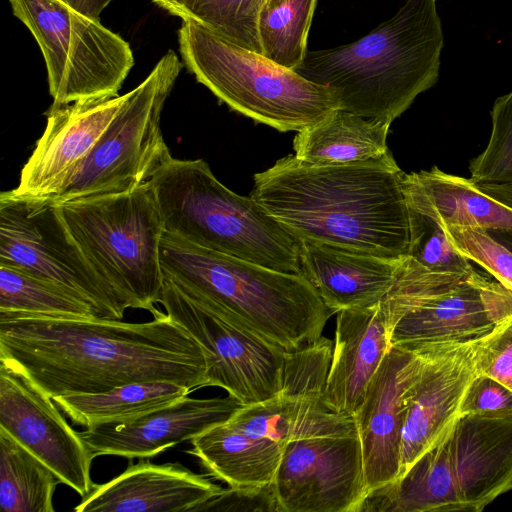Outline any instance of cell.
Listing matches in <instances>:
<instances>
[{
  "label": "cell",
  "mask_w": 512,
  "mask_h": 512,
  "mask_svg": "<svg viewBox=\"0 0 512 512\" xmlns=\"http://www.w3.org/2000/svg\"><path fill=\"white\" fill-rule=\"evenodd\" d=\"M131 323L0 312V361L51 398L101 393L149 381H171L192 391L205 387L200 344L167 313Z\"/></svg>",
  "instance_id": "6da1fadb"
},
{
  "label": "cell",
  "mask_w": 512,
  "mask_h": 512,
  "mask_svg": "<svg viewBox=\"0 0 512 512\" xmlns=\"http://www.w3.org/2000/svg\"><path fill=\"white\" fill-rule=\"evenodd\" d=\"M404 175L390 151L325 166L290 154L253 176L250 196L299 241L404 258L410 245Z\"/></svg>",
  "instance_id": "7a4b0ae2"
},
{
  "label": "cell",
  "mask_w": 512,
  "mask_h": 512,
  "mask_svg": "<svg viewBox=\"0 0 512 512\" xmlns=\"http://www.w3.org/2000/svg\"><path fill=\"white\" fill-rule=\"evenodd\" d=\"M163 276L226 322L294 351L318 340L334 314L302 275L213 251L164 231Z\"/></svg>",
  "instance_id": "3957f363"
},
{
  "label": "cell",
  "mask_w": 512,
  "mask_h": 512,
  "mask_svg": "<svg viewBox=\"0 0 512 512\" xmlns=\"http://www.w3.org/2000/svg\"><path fill=\"white\" fill-rule=\"evenodd\" d=\"M443 43L436 0H407L362 38L307 51L294 71L333 88L341 109L392 123L437 82Z\"/></svg>",
  "instance_id": "277c9868"
},
{
  "label": "cell",
  "mask_w": 512,
  "mask_h": 512,
  "mask_svg": "<svg viewBox=\"0 0 512 512\" xmlns=\"http://www.w3.org/2000/svg\"><path fill=\"white\" fill-rule=\"evenodd\" d=\"M510 490L512 409L468 414L359 512H481Z\"/></svg>",
  "instance_id": "5b68a950"
},
{
  "label": "cell",
  "mask_w": 512,
  "mask_h": 512,
  "mask_svg": "<svg viewBox=\"0 0 512 512\" xmlns=\"http://www.w3.org/2000/svg\"><path fill=\"white\" fill-rule=\"evenodd\" d=\"M147 181L166 232L213 251L302 275L301 242L251 196L224 186L204 160L170 155Z\"/></svg>",
  "instance_id": "8992f818"
},
{
  "label": "cell",
  "mask_w": 512,
  "mask_h": 512,
  "mask_svg": "<svg viewBox=\"0 0 512 512\" xmlns=\"http://www.w3.org/2000/svg\"><path fill=\"white\" fill-rule=\"evenodd\" d=\"M186 68L232 110L278 131H301L341 108L337 92L243 48L205 25L182 19Z\"/></svg>",
  "instance_id": "52a82bcc"
},
{
  "label": "cell",
  "mask_w": 512,
  "mask_h": 512,
  "mask_svg": "<svg viewBox=\"0 0 512 512\" xmlns=\"http://www.w3.org/2000/svg\"><path fill=\"white\" fill-rule=\"evenodd\" d=\"M56 207L90 264L124 306L154 313L164 281L160 243L165 230L151 184Z\"/></svg>",
  "instance_id": "ba28073f"
},
{
  "label": "cell",
  "mask_w": 512,
  "mask_h": 512,
  "mask_svg": "<svg viewBox=\"0 0 512 512\" xmlns=\"http://www.w3.org/2000/svg\"><path fill=\"white\" fill-rule=\"evenodd\" d=\"M381 305L391 346L419 354L485 337L512 314V290L485 270L435 272L407 256Z\"/></svg>",
  "instance_id": "9c48e42d"
},
{
  "label": "cell",
  "mask_w": 512,
  "mask_h": 512,
  "mask_svg": "<svg viewBox=\"0 0 512 512\" xmlns=\"http://www.w3.org/2000/svg\"><path fill=\"white\" fill-rule=\"evenodd\" d=\"M183 65L169 50L127 99L86 157L50 198H78L132 190L146 182L170 156L161 113Z\"/></svg>",
  "instance_id": "30bf717a"
},
{
  "label": "cell",
  "mask_w": 512,
  "mask_h": 512,
  "mask_svg": "<svg viewBox=\"0 0 512 512\" xmlns=\"http://www.w3.org/2000/svg\"><path fill=\"white\" fill-rule=\"evenodd\" d=\"M42 51L51 106L116 95L134 65L130 45L63 0H9Z\"/></svg>",
  "instance_id": "8fae6325"
},
{
  "label": "cell",
  "mask_w": 512,
  "mask_h": 512,
  "mask_svg": "<svg viewBox=\"0 0 512 512\" xmlns=\"http://www.w3.org/2000/svg\"><path fill=\"white\" fill-rule=\"evenodd\" d=\"M0 264L59 284L88 301L99 318L127 309L78 246L50 197L0 194Z\"/></svg>",
  "instance_id": "7c38bea8"
},
{
  "label": "cell",
  "mask_w": 512,
  "mask_h": 512,
  "mask_svg": "<svg viewBox=\"0 0 512 512\" xmlns=\"http://www.w3.org/2000/svg\"><path fill=\"white\" fill-rule=\"evenodd\" d=\"M159 303L202 347L207 363L205 387L224 389L242 406L281 392L284 349L198 306L166 277Z\"/></svg>",
  "instance_id": "4fadbf2b"
},
{
  "label": "cell",
  "mask_w": 512,
  "mask_h": 512,
  "mask_svg": "<svg viewBox=\"0 0 512 512\" xmlns=\"http://www.w3.org/2000/svg\"><path fill=\"white\" fill-rule=\"evenodd\" d=\"M272 485L280 512H359L368 490L358 433L286 443Z\"/></svg>",
  "instance_id": "5bb4252c"
},
{
  "label": "cell",
  "mask_w": 512,
  "mask_h": 512,
  "mask_svg": "<svg viewBox=\"0 0 512 512\" xmlns=\"http://www.w3.org/2000/svg\"><path fill=\"white\" fill-rule=\"evenodd\" d=\"M53 398L15 367L0 361V429L45 463L82 498L94 488V459Z\"/></svg>",
  "instance_id": "9a60e30c"
},
{
  "label": "cell",
  "mask_w": 512,
  "mask_h": 512,
  "mask_svg": "<svg viewBox=\"0 0 512 512\" xmlns=\"http://www.w3.org/2000/svg\"><path fill=\"white\" fill-rule=\"evenodd\" d=\"M474 343L437 345L419 353L424 362L405 396L398 477L441 440L458 419L465 392L477 374Z\"/></svg>",
  "instance_id": "2e32d148"
},
{
  "label": "cell",
  "mask_w": 512,
  "mask_h": 512,
  "mask_svg": "<svg viewBox=\"0 0 512 512\" xmlns=\"http://www.w3.org/2000/svg\"><path fill=\"white\" fill-rule=\"evenodd\" d=\"M423 362L422 354L391 346L353 416L368 492L399 475L406 391L419 375Z\"/></svg>",
  "instance_id": "e0dca14e"
},
{
  "label": "cell",
  "mask_w": 512,
  "mask_h": 512,
  "mask_svg": "<svg viewBox=\"0 0 512 512\" xmlns=\"http://www.w3.org/2000/svg\"><path fill=\"white\" fill-rule=\"evenodd\" d=\"M102 95L60 106L46 113V127L23 166L17 194L52 197L86 157L127 99Z\"/></svg>",
  "instance_id": "ac0fdd59"
},
{
  "label": "cell",
  "mask_w": 512,
  "mask_h": 512,
  "mask_svg": "<svg viewBox=\"0 0 512 512\" xmlns=\"http://www.w3.org/2000/svg\"><path fill=\"white\" fill-rule=\"evenodd\" d=\"M242 406L231 396L184 397L138 417L79 432L93 457L150 458L227 421Z\"/></svg>",
  "instance_id": "d6986e66"
},
{
  "label": "cell",
  "mask_w": 512,
  "mask_h": 512,
  "mask_svg": "<svg viewBox=\"0 0 512 512\" xmlns=\"http://www.w3.org/2000/svg\"><path fill=\"white\" fill-rule=\"evenodd\" d=\"M326 379V372L317 367L290 369L284 374L278 395L240 406L227 423L246 434L284 444L298 439L357 433L352 417L337 414L326 405Z\"/></svg>",
  "instance_id": "ffe728a7"
},
{
  "label": "cell",
  "mask_w": 512,
  "mask_h": 512,
  "mask_svg": "<svg viewBox=\"0 0 512 512\" xmlns=\"http://www.w3.org/2000/svg\"><path fill=\"white\" fill-rule=\"evenodd\" d=\"M223 488L179 463L141 460L92 491L76 512L193 511Z\"/></svg>",
  "instance_id": "44dd1931"
},
{
  "label": "cell",
  "mask_w": 512,
  "mask_h": 512,
  "mask_svg": "<svg viewBox=\"0 0 512 512\" xmlns=\"http://www.w3.org/2000/svg\"><path fill=\"white\" fill-rule=\"evenodd\" d=\"M407 204L439 224L512 231V182H474L434 166L405 173Z\"/></svg>",
  "instance_id": "7402d4cb"
},
{
  "label": "cell",
  "mask_w": 512,
  "mask_h": 512,
  "mask_svg": "<svg viewBox=\"0 0 512 512\" xmlns=\"http://www.w3.org/2000/svg\"><path fill=\"white\" fill-rule=\"evenodd\" d=\"M335 340L324 399L333 412L352 417L391 347L381 302L336 313Z\"/></svg>",
  "instance_id": "603a6c76"
},
{
  "label": "cell",
  "mask_w": 512,
  "mask_h": 512,
  "mask_svg": "<svg viewBox=\"0 0 512 512\" xmlns=\"http://www.w3.org/2000/svg\"><path fill=\"white\" fill-rule=\"evenodd\" d=\"M300 242L301 274L334 313L382 302L406 258H386L319 242Z\"/></svg>",
  "instance_id": "cb8c5ba5"
},
{
  "label": "cell",
  "mask_w": 512,
  "mask_h": 512,
  "mask_svg": "<svg viewBox=\"0 0 512 512\" xmlns=\"http://www.w3.org/2000/svg\"><path fill=\"white\" fill-rule=\"evenodd\" d=\"M188 454L207 474L229 487H262L273 482L285 444L241 432L226 421L190 440Z\"/></svg>",
  "instance_id": "d4e9b609"
},
{
  "label": "cell",
  "mask_w": 512,
  "mask_h": 512,
  "mask_svg": "<svg viewBox=\"0 0 512 512\" xmlns=\"http://www.w3.org/2000/svg\"><path fill=\"white\" fill-rule=\"evenodd\" d=\"M391 123L337 109L299 131L293 141L295 157L313 166L342 165L377 159L389 152Z\"/></svg>",
  "instance_id": "484cf974"
},
{
  "label": "cell",
  "mask_w": 512,
  "mask_h": 512,
  "mask_svg": "<svg viewBox=\"0 0 512 512\" xmlns=\"http://www.w3.org/2000/svg\"><path fill=\"white\" fill-rule=\"evenodd\" d=\"M192 390L171 381L133 382L101 393L54 397L74 424L90 427L132 419L188 396Z\"/></svg>",
  "instance_id": "4316f807"
},
{
  "label": "cell",
  "mask_w": 512,
  "mask_h": 512,
  "mask_svg": "<svg viewBox=\"0 0 512 512\" xmlns=\"http://www.w3.org/2000/svg\"><path fill=\"white\" fill-rule=\"evenodd\" d=\"M58 476L0 429V508L3 512H54Z\"/></svg>",
  "instance_id": "83f0119b"
},
{
  "label": "cell",
  "mask_w": 512,
  "mask_h": 512,
  "mask_svg": "<svg viewBox=\"0 0 512 512\" xmlns=\"http://www.w3.org/2000/svg\"><path fill=\"white\" fill-rule=\"evenodd\" d=\"M0 312L99 318L88 301L68 288L6 264H0Z\"/></svg>",
  "instance_id": "f1b7e54d"
},
{
  "label": "cell",
  "mask_w": 512,
  "mask_h": 512,
  "mask_svg": "<svg viewBox=\"0 0 512 512\" xmlns=\"http://www.w3.org/2000/svg\"><path fill=\"white\" fill-rule=\"evenodd\" d=\"M317 0H267L258 17L262 55L294 70L304 60Z\"/></svg>",
  "instance_id": "f546056e"
},
{
  "label": "cell",
  "mask_w": 512,
  "mask_h": 512,
  "mask_svg": "<svg viewBox=\"0 0 512 512\" xmlns=\"http://www.w3.org/2000/svg\"><path fill=\"white\" fill-rule=\"evenodd\" d=\"M263 0H188L181 19L195 20L239 46L262 54L258 17Z\"/></svg>",
  "instance_id": "4dcf8cb0"
},
{
  "label": "cell",
  "mask_w": 512,
  "mask_h": 512,
  "mask_svg": "<svg viewBox=\"0 0 512 512\" xmlns=\"http://www.w3.org/2000/svg\"><path fill=\"white\" fill-rule=\"evenodd\" d=\"M486 148L470 161L474 182H512V91L498 97L491 110Z\"/></svg>",
  "instance_id": "1f68e13d"
},
{
  "label": "cell",
  "mask_w": 512,
  "mask_h": 512,
  "mask_svg": "<svg viewBox=\"0 0 512 512\" xmlns=\"http://www.w3.org/2000/svg\"><path fill=\"white\" fill-rule=\"evenodd\" d=\"M408 207L410 215L408 257L435 272L466 274L475 268L470 260L454 249L443 228L436 221L409 205Z\"/></svg>",
  "instance_id": "d6a6232c"
},
{
  "label": "cell",
  "mask_w": 512,
  "mask_h": 512,
  "mask_svg": "<svg viewBox=\"0 0 512 512\" xmlns=\"http://www.w3.org/2000/svg\"><path fill=\"white\" fill-rule=\"evenodd\" d=\"M439 224V223H438ZM454 249L512 290V251L483 228L439 224Z\"/></svg>",
  "instance_id": "836d02e7"
},
{
  "label": "cell",
  "mask_w": 512,
  "mask_h": 512,
  "mask_svg": "<svg viewBox=\"0 0 512 512\" xmlns=\"http://www.w3.org/2000/svg\"><path fill=\"white\" fill-rule=\"evenodd\" d=\"M478 374L489 376L512 390V314L474 343Z\"/></svg>",
  "instance_id": "e575fe53"
},
{
  "label": "cell",
  "mask_w": 512,
  "mask_h": 512,
  "mask_svg": "<svg viewBox=\"0 0 512 512\" xmlns=\"http://www.w3.org/2000/svg\"><path fill=\"white\" fill-rule=\"evenodd\" d=\"M193 511L280 512L272 483L262 487L222 489Z\"/></svg>",
  "instance_id": "d590c367"
},
{
  "label": "cell",
  "mask_w": 512,
  "mask_h": 512,
  "mask_svg": "<svg viewBox=\"0 0 512 512\" xmlns=\"http://www.w3.org/2000/svg\"><path fill=\"white\" fill-rule=\"evenodd\" d=\"M508 409H512V390L477 373L465 392L459 416Z\"/></svg>",
  "instance_id": "8d00e7d4"
},
{
  "label": "cell",
  "mask_w": 512,
  "mask_h": 512,
  "mask_svg": "<svg viewBox=\"0 0 512 512\" xmlns=\"http://www.w3.org/2000/svg\"><path fill=\"white\" fill-rule=\"evenodd\" d=\"M76 11L94 19H99L101 12L112 0H63Z\"/></svg>",
  "instance_id": "74e56055"
},
{
  "label": "cell",
  "mask_w": 512,
  "mask_h": 512,
  "mask_svg": "<svg viewBox=\"0 0 512 512\" xmlns=\"http://www.w3.org/2000/svg\"><path fill=\"white\" fill-rule=\"evenodd\" d=\"M185 1L186 0H152V2L160 8L178 17H181Z\"/></svg>",
  "instance_id": "f35d334b"
},
{
  "label": "cell",
  "mask_w": 512,
  "mask_h": 512,
  "mask_svg": "<svg viewBox=\"0 0 512 512\" xmlns=\"http://www.w3.org/2000/svg\"><path fill=\"white\" fill-rule=\"evenodd\" d=\"M491 235L499 242L504 244L512 251V231H489Z\"/></svg>",
  "instance_id": "ab89813d"
},
{
  "label": "cell",
  "mask_w": 512,
  "mask_h": 512,
  "mask_svg": "<svg viewBox=\"0 0 512 512\" xmlns=\"http://www.w3.org/2000/svg\"><path fill=\"white\" fill-rule=\"evenodd\" d=\"M187 1H188V0H186V1H185V3H186ZM185 3H184V5H185ZM183 7H184V6H183ZM182 11H183V9H182ZM181 15H182V14H181ZM180 18H181V17H180Z\"/></svg>",
  "instance_id": "60d3db41"
},
{
  "label": "cell",
  "mask_w": 512,
  "mask_h": 512,
  "mask_svg": "<svg viewBox=\"0 0 512 512\" xmlns=\"http://www.w3.org/2000/svg\"><path fill=\"white\" fill-rule=\"evenodd\" d=\"M264 2H266L267 0H263ZM264 4V3H263Z\"/></svg>",
  "instance_id": "b9f144b4"
}]
</instances>
